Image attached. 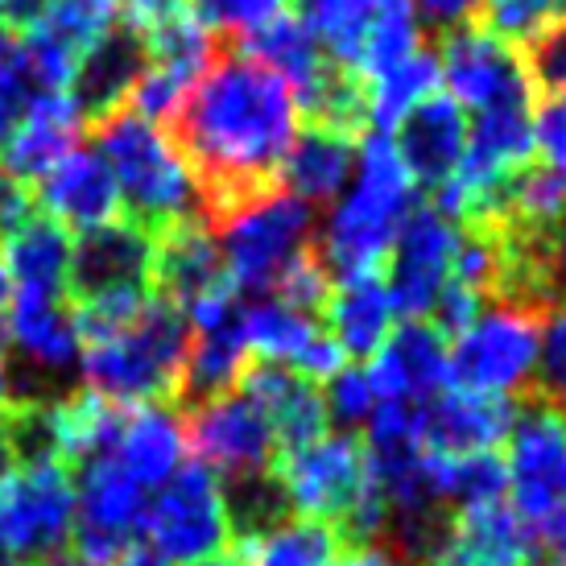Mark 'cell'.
Returning <instances> with one entry per match:
<instances>
[{
  "mask_svg": "<svg viewBox=\"0 0 566 566\" xmlns=\"http://www.w3.org/2000/svg\"><path fill=\"white\" fill-rule=\"evenodd\" d=\"M166 125L199 187L203 220L216 228L249 199L282 187L302 112L277 71L232 50L211 59Z\"/></svg>",
  "mask_w": 566,
  "mask_h": 566,
  "instance_id": "6da1fadb",
  "label": "cell"
},
{
  "mask_svg": "<svg viewBox=\"0 0 566 566\" xmlns=\"http://www.w3.org/2000/svg\"><path fill=\"white\" fill-rule=\"evenodd\" d=\"M418 203V187L389 133H364L356 142V170L347 190L335 199L323 232L315 240V256L331 273V282L380 277L397 228Z\"/></svg>",
  "mask_w": 566,
  "mask_h": 566,
  "instance_id": "7a4b0ae2",
  "label": "cell"
},
{
  "mask_svg": "<svg viewBox=\"0 0 566 566\" xmlns=\"http://www.w3.org/2000/svg\"><path fill=\"white\" fill-rule=\"evenodd\" d=\"M92 128V149L108 161L128 220L145 223L149 232H161L178 220L203 216L199 187L158 120H145L142 112L120 108L95 120Z\"/></svg>",
  "mask_w": 566,
  "mask_h": 566,
  "instance_id": "3957f363",
  "label": "cell"
},
{
  "mask_svg": "<svg viewBox=\"0 0 566 566\" xmlns=\"http://www.w3.org/2000/svg\"><path fill=\"white\" fill-rule=\"evenodd\" d=\"M190 344V323L174 302L149 294L145 311L125 331L99 344H87L80 356L87 389L108 397L112 406H170L178 394V373Z\"/></svg>",
  "mask_w": 566,
  "mask_h": 566,
  "instance_id": "277c9868",
  "label": "cell"
},
{
  "mask_svg": "<svg viewBox=\"0 0 566 566\" xmlns=\"http://www.w3.org/2000/svg\"><path fill=\"white\" fill-rule=\"evenodd\" d=\"M504 496L537 551L566 542V413L546 394L517 397L513 430L504 439Z\"/></svg>",
  "mask_w": 566,
  "mask_h": 566,
  "instance_id": "5b68a950",
  "label": "cell"
},
{
  "mask_svg": "<svg viewBox=\"0 0 566 566\" xmlns=\"http://www.w3.org/2000/svg\"><path fill=\"white\" fill-rule=\"evenodd\" d=\"M542 318L504 302H488L472 327L447 339L451 385L496 397H525L537 389Z\"/></svg>",
  "mask_w": 566,
  "mask_h": 566,
  "instance_id": "8992f818",
  "label": "cell"
},
{
  "mask_svg": "<svg viewBox=\"0 0 566 566\" xmlns=\"http://www.w3.org/2000/svg\"><path fill=\"white\" fill-rule=\"evenodd\" d=\"M75 534V472L59 459H21L0 475V554L46 563Z\"/></svg>",
  "mask_w": 566,
  "mask_h": 566,
  "instance_id": "52a82bcc",
  "label": "cell"
},
{
  "mask_svg": "<svg viewBox=\"0 0 566 566\" xmlns=\"http://www.w3.org/2000/svg\"><path fill=\"white\" fill-rule=\"evenodd\" d=\"M228 277L240 290H269L302 249L315 244V207L273 187L216 223Z\"/></svg>",
  "mask_w": 566,
  "mask_h": 566,
  "instance_id": "ba28073f",
  "label": "cell"
},
{
  "mask_svg": "<svg viewBox=\"0 0 566 566\" xmlns=\"http://www.w3.org/2000/svg\"><path fill=\"white\" fill-rule=\"evenodd\" d=\"M142 534L149 551L166 566H199L232 551V521L223 504L220 475L203 468L199 459L182 463L158 488V496L145 504Z\"/></svg>",
  "mask_w": 566,
  "mask_h": 566,
  "instance_id": "9c48e42d",
  "label": "cell"
},
{
  "mask_svg": "<svg viewBox=\"0 0 566 566\" xmlns=\"http://www.w3.org/2000/svg\"><path fill=\"white\" fill-rule=\"evenodd\" d=\"M273 472L282 480L294 517L327 521L335 530L373 484L364 439L352 430H339V434L327 430L323 439L306 442L298 451H285L282 463H273Z\"/></svg>",
  "mask_w": 566,
  "mask_h": 566,
  "instance_id": "30bf717a",
  "label": "cell"
},
{
  "mask_svg": "<svg viewBox=\"0 0 566 566\" xmlns=\"http://www.w3.org/2000/svg\"><path fill=\"white\" fill-rule=\"evenodd\" d=\"M125 21V0H46L13 42L33 92H66L83 54Z\"/></svg>",
  "mask_w": 566,
  "mask_h": 566,
  "instance_id": "8fae6325",
  "label": "cell"
},
{
  "mask_svg": "<svg viewBox=\"0 0 566 566\" xmlns=\"http://www.w3.org/2000/svg\"><path fill=\"white\" fill-rule=\"evenodd\" d=\"M145 488L120 468V459L95 455L75 468V554L112 566L137 546L145 525Z\"/></svg>",
  "mask_w": 566,
  "mask_h": 566,
  "instance_id": "7c38bea8",
  "label": "cell"
},
{
  "mask_svg": "<svg viewBox=\"0 0 566 566\" xmlns=\"http://www.w3.org/2000/svg\"><path fill=\"white\" fill-rule=\"evenodd\" d=\"M459 223H451L434 203H413L385 261V290L394 302V315L430 318L442 285L451 282Z\"/></svg>",
  "mask_w": 566,
  "mask_h": 566,
  "instance_id": "4fadbf2b",
  "label": "cell"
},
{
  "mask_svg": "<svg viewBox=\"0 0 566 566\" xmlns=\"http://www.w3.org/2000/svg\"><path fill=\"white\" fill-rule=\"evenodd\" d=\"M439 75L447 83V95L463 112H484L513 99H534L530 71L521 63V50L509 46L484 25H459L442 33L439 42Z\"/></svg>",
  "mask_w": 566,
  "mask_h": 566,
  "instance_id": "5bb4252c",
  "label": "cell"
},
{
  "mask_svg": "<svg viewBox=\"0 0 566 566\" xmlns=\"http://www.w3.org/2000/svg\"><path fill=\"white\" fill-rule=\"evenodd\" d=\"M182 426H187V451H195V459L223 480L273 472V463L282 455L269 418L240 389L187 409Z\"/></svg>",
  "mask_w": 566,
  "mask_h": 566,
  "instance_id": "9a60e30c",
  "label": "cell"
},
{
  "mask_svg": "<svg viewBox=\"0 0 566 566\" xmlns=\"http://www.w3.org/2000/svg\"><path fill=\"white\" fill-rule=\"evenodd\" d=\"M154 249L158 232L128 216L80 232L71 244L66 298H92L108 290H154Z\"/></svg>",
  "mask_w": 566,
  "mask_h": 566,
  "instance_id": "2e32d148",
  "label": "cell"
},
{
  "mask_svg": "<svg viewBox=\"0 0 566 566\" xmlns=\"http://www.w3.org/2000/svg\"><path fill=\"white\" fill-rule=\"evenodd\" d=\"M30 190L38 211L50 216L54 223H63L66 232H92L99 223H112L125 216L108 161L99 158L95 149H83V145L71 149L59 166H50Z\"/></svg>",
  "mask_w": 566,
  "mask_h": 566,
  "instance_id": "e0dca14e",
  "label": "cell"
},
{
  "mask_svg": "<svg viewBox=\"0 0 566 566\" xmlns=\"http://www.w3.org/2000/svg\"><path fill=\"white\" fill-rule=\"evenodd\" d=\"M83 128L87 120L71 92H33L0 149V170L33 187L50 166H59L71 149H80Z\"/></svg>",
  "mask_w": 566,
  "mask_h": 566,
  "instance_id": "ac0fdd59",
  "label": "cell"
},
{
  "mask_svg": "<svg viewBox=\"0 0 566 566\" xmlns=\"http://www.w3.org/2000/svg\"><path fill=\"white\" fill-rule=\"evenodd\" d=\"M368 377L377 397L397 401H430L451 385L447 368V335L430 318H406L401 327L389 331V339L368 356Z\"/></svg>",
  "mask_w": 566,
  "mask_h": 566,
  "instance_id": "d6986e66",
  "label": "cell"
},
{
  "mask_svg": "<svg viewBox=\"0 0 566 566\" xmlns=\"http://www.w3.org/2000/svg\"><path fill=\"white\" fill-rule=\"evenodd\" d=\"M513 413H517V397L447 385L439 397L422 401V439L430 451H447V455L501 451L513 430Z\"/></svg>",
  "mask_w": 566,
  "mask_h": 566,
  "instance_id": "ffe728a7",
  "label": "cell"
},
{
  "mask_svg": "<svg viewBox=\"0 0 566 566\" xmlns=\"http://www.w3.org/2000/svg\"><path fill=\"white\" fill-rule=\"evenodd\" d=\"M237 389L269 418L273 434H277V447H282V455L285 451H298V447H306V442H315L327 434V422H331L327 401H323L315 380L294 373V368L249 360V368H244V377H240Z\"/></svg>",
  "mask_w": 566,
  "mask_h": 566,
  "instance_id": "44dd1931",
  "label": "cell"
},
{
  "mask_svg": "<svg viewBox=\"0 0 566 566\" xmlns=\"http://www.w3.org/2000/svg\"><path fill=\"white\" fill-rule=\"evenodd\" d=\"M223 282H232V277L223 265L216 228L203 216H190V220L161 228L158 249H154V294L158 298L174 302L187 315L190 302H199Z\"/></svg>",
  "mask_w": 566,
  "mask_h": 566,
  "instance_id": "7402d4cb",
  "label": "cell"
},
{
  "mask_svg": "<svg viewBox=\"0 0 566 566\" xmlns=\"http://www.w3.org/2000/svg\"><path fill=\"white\" fill-rule=\"evenodd\" d=\"M418 190H434L455 174L468 145V112L451 95L434 92L389 133Z\"/></svg>",
  "mask_w": 566,
  "mask_h": 566,
  "instance_id": "603a6c76",
  "label": "cell"
},
{
  "mask_svg": "<svg viewBox=\"0 0 566 566\" xmlns=\"http://www.w3.org/2000/svg\"><path fill=\"white\" fill-rule=\"evenodd\" d=\"M534 558L537 542L513 504L488 501L451 513L434 566H530Z\"/></svg>",
  "mask_w": 566,
  "mask_h": 566,
  "instance_id": "cb8c5ba5",
  "label": "cell"
},
{
  "mask_svg": "<svg viewBox=\"0 0 566 566\" xmlns=\"http://www.w3.org/2000/svg\"><path fill=\"white\" fill-rule=\"evenodd\" d=\"M4 344L33 373L63 377L71 368H80L83 344L80 331H75V318H71V298L17 294L13 290L9 311H4Z\"/></svg>",
  "mask_w": 566,
  "mask_h": 566,
  "instance_id": "d4e9b609",
  "label": "cell"
},
{
  "mask_svg": "<svg viewBox=\"0 0 566 566\" xmlns=\"http://www.w3.org/2000/svg\"><path fill=\"white\" fill-rule=\"evenodd\" d=\"M142 71H145L142 33L133 30L128 21H120L108 38H99L83 54V63L75 66V80H71L66 92L75 95L83 120L95 125V120H104L112 112L128 108V95H133V87L142 80Z\"/></svg>",
  "mask_w": 566,
  "mask_h": 566,
  "instance_id": "484cf974",
  "label": "cell"
},
{
  "mask_svg": "<svg viewBox=\"0 0 566 566\" xmlns=\"http://www.w3.org/2000/svg\"><path fill=\"white\" fill-rule=\"evenodd\" d=\"M71 232L50 216L33 211L13 232L0 237V265L9 273L17 294H50L66 298V273H71Z\"/></svg>",
  "mask_w": 566,
  "mask_h": 566,
  "instance_id": "4316f807",
  "label": "cell"
},
{
  "mask_svg": "<svg viewBox=\"0 0 566 566\" xmlns=\"http://www.w3.org/2000/svg\"><path fill=\"white\" fill-rule=\"evenodd\" d=\"M112 455L142 488H161L187 459V426L174 406L125 409Z\"/></svg>",
  "mask_w": 566,
  "mask_h": 566,
  "instance_id": "83f0119b",
  "label": "cell"
},
{
  "mask_svg": "<svg viewBox=\"0 0 566 566\" xmlns=\"http://www.w3.org/2000/svg\"><path fill=\"white\" fill-rule=\"evenodd\" d=\"M352 170H356V137L306 120L282 161V190L298 195L311 207L335 203L352 182Z\"/></svg>",
  "mask_w": 566,
  "mask_h": 566,
  "instance_id": "f1b7e54d",
  "label": "cell"
},
{
  "mask_svg": "<svg viewBox=\"0 0 566 566\" xmlns=\"http://www.w3.org/2000/svg\"><path fill=\"white\" fill-rule=\"evenodd\" d=\"M244 54L256 59V63H265L269 71H277V75L290 83L298 108L323 87V80H327L331 71H335V63H331V54L315 38V30H311L298 13H290V9L277 13L273 21H265L261 30H252L249 38H244Z\"/></svg>",
  "mask_w": 566,
  "mask_h": 566,
  "instance_id": "f546056e",
  "label": "cell"
},
{
  "mask_svg": "<svg viewBox=\"0 0 566 566\" xmlns=\"http://www.w3.org/2000/svg\"><path fill=\"white\" fill-rule=\"evenodd\" d=\"M249 368V344H244V311L240 318L223 323L211 331H195V339L187 344L182 356V373H178V394H174V409L203 406L211 397L232 394Z\"/></svg>",
  "mask_w": 566,
  "mask_h": 566,
  "instance_id": "4dcf8cb0",
  "label": "cell"
},
{
  "mask_svg": "<svg viewBox=\"0 0 566 566\" xmlns=\"http://www.w3.org/2000/svg\"><path fill=\"white\" fill-rule=\"evenodd\" d=\"M327 335L339 344L347 360H368L394 331V302L385 290V277H352L331 285V298L323 306Z\"/></svg>",
  "mask_w": 566,
  "mask_h": 566,
  "instance_id": "1f68e13d",
  "label": "cell"
},
{
  "mask_svg": "<svg viewBox=\"0 0 566 566\" xmlns=\"http://www.w3.org/2000/svg\"><path fill=\"white\" fill-rule=\"evenodd\" d=\"M125 409L92 389H63L50 401V430H54V455L71 472L95 455H108L120 434Z\"/></svg>",
  "mask_w": 566,
  "mask_h": 566,
  "instance_id": "d6a6232c",
  "label": "cell"
},
{
  "mask_svg": "<svg viewBox=\"0 0 566 566\" xmlns=\"http://www.w3.org/2000/svg\"><path fill=\"white\" fill-rule=\"evenodd\" d=\"M360 83H364V108H368V128L373 133H394L409 112L442 87L439 54H434V46H422L413 50L406 63L389 66V71H380V75Z\"/></svg>",
  "mask_w": 566,
  "mask_h": 566,
  "instance_id": "836d02e7",
  "label": "cell"
},
{
  "mask_svg": "<svg viewBox=\"0 0 566 566\" xmlns=\"http://www.w3.org/2000/svg\"><path fill=\"white\" fill-rule=\"evenodd\" d=\"M339 551H344L339 530L315 517H285L237 542L244 566H335Z\"/></svg>",
  "mask_w": 566,
  "mask_h": 566,
  "instance_id": "e575fe53",
  "label": "cell"
},
{
  "mask_svg": "<svg viewBox=\"0 0 566 566\" xmlns=\"http://www.w3.org/2000/svg\"><path fill=\"white\" fill-rule=\"evenodd\" d=\"M385 4L389 0H298V17L315 30L331 63L352 71L360 59L364 38H368V25L377 21Z\"/></svg>",
  "mask_w": 566,
  "mask_h": 566,
  "instance_id": "d590c367",
  "label": "cell"
},
{
  "mask_svg": "<svg viewBox=\"0 0 566 566\" xmlns=\"http://www.w3.org/2000/svg\"><path fill=\"white\" fill-rule=\"evenodd\" d=\"M220 488L223 504H228V521H232V542H244V537L261 534L277 521L294 517L277 472L232 475V480H220Z\"/></svg>",
  "mask_w": 566,
  "mask_h": 566,
  "instance_id": "8d00e7d4",
  "label": "cell"
},
{
  "mask_svg": "<svg viewBox=\"0 0 566 566\" xmlns=\"http://www.w3.org/2000/svg\"><path fill=\"white\" fill-rule=\"evenodd\" d=\"M190 17L203 25L216 42L220 38H249L252 30H261L265 21L290 9V0H182Z\"/></svg>",
  "mask_w": 566,
  "mask_h": 566,
  "instance_id": "74e56055",
  "label": "cell"
},
{
  "mask_svg": "<svg viewBox=\"0 0 566 566\" xmlns=\"http://www.w3.org/2000/svg\"><path fill=\"white\" fill-rule=\"evenodd\" d=\"M331 273L323 269V261L315 256V244L311 249H302L290 265L273 277V298L277 302H285L290 311H298V315H311V318H318L323 315V306H327V298H331Z\"/></svg>",
  "mask_w": 566,
  "mask_h": 566,
  "instance_id": "f35d334b",
  "label": "cell"
},
{
  "mask_svg": "<svg viewBox=\"0 0 566 566\" xmlns=\"http://www.w3.org/2000/svg\"><path fill=\"white\" fill-rule=\"evenodd\" d=\"M558 9H563V0H480L484 30H492L517 50L530 38H537L551 21H558Z\"/></svg>",
  "mask_w": 566,
  "mask_h": 566,
  "instance_id": "ab89813d",
  "label": "cell"
},
{
  "mask_svg": "<svg viewBox=\"0 0 566 566\" xmlns=\"http://www.w3.org/2000/svg\"><path fill=\"white\" fill-rule=\"evenodd\" d=\"M327 418L331 422H339L344 430H356L373 418V409H377V389H373V377H368V368L364 364H344L335 377H327Z\"/></svg>",
  "mask_w": 566,
  "mask_h": 566,
  "instance_id": "60d3db41",
  "label": "cell"
},
{
  "mask_svg": "<svg viewBox=\"0 0 566 566\" xmlns=\"http://www.w3.org/2000/svg\"><path fill=\"white\" fill-rule=\"evenodd\" d=\"M521 63L530 71L534 92H566V21H551L546 30L521 46Z\"/></svg>",
  "mask_w": 566,
  "mask_h": 566,
  "instance_id": "b9f144b4",
  "label": "cell"
},
{
  "mask_svg": "<svg viewBox=\"0 0 566 566\" xmlns=\"http://www.w3.org/2000/svg\"><path fill=\"white\" fill-rule=\"evenodd\" d=\"M537 394H566V294L542 315V360H537Z\"/></svg>",
  "mask_w": 566,
  "mask_h": 566,
  "instance_id": "7bdbcfd3",
  "label": "cell"
},
{
  "mask_svg": "<svg viewBox=\"0 0 566 566\" xmlns=\"http://www.w3.org/2000/svg\"><path fill=\"white\" fill-rule=\"evenodd\" d=\"M534 161L566 178V92H546L534 108Z\"/></svg>",
  "mask_w": 566,
  "mask_h": 566,
  "instance_id": "ee69618b",
  "label": "cell"
},
{
  "mask_svg": "<svg viewBox=\"0 0 566 566\" xmlns=\"http://www.w3.org/2000/svg\"><path fill=\"white\" fill-rule=\"evenodd\" d=\"M30 95H33V83H30V75H25L21 59H17L13 42H9V50L0 54V149L9 142V133H13L17 116H21Z\"/></svg>",
  "mask_w": 566,
  "mask_h": 566,
  "instance_id": "f6af8a7d",
  "label": "cell"
},
{
  "mask_svg": "<svg viewBox=\"0 0 566 566\" xmlns=\"http://www.w3.org/2000/svg\"><path fill=\"white\" fill-rule=\"evenodd\" d=\"M409 9L418 17V25L430 33H451L459 25H472L480 17V0H409Z\"/></svg>",
  "mask_w": 566,
  "mask_h": 566,
  "instance_id": "bcb514c9",
  "label": "cell"
},
{
  "mask_svg": "<svg viewBox=\"0 0 566 566\" xmlns=\"http://www.w3.org/2000/svg\"><path fill=\"white\" fill-rule=\"evenodd\" d=\"M551 265H554V282L558 290L566 294V220L558 223V232H554V244H551Z\"/></svg>",
  "mask_w": 566,
  "mask_h": 566,
  "instance_id": "7dc6e473",
  "label": "cell"
},
{
  "mask_svg": "<svg viewBox=\"0 0 566 566\" xmlns=\"http://www.w3.org/2000/svg\"><path fill=\"white\" fill-rule=\"evenodd\" d=\"M166 4H174V0H125V21L128 25H142L154 13H161Z\"/></svg>",
  "mask_w": 566,
  "mask_h": 566,
  "instance_id": "c3c4849f",
  "label": "cell"
},
{
  "mask_svg": "<svg viewBox=\"0 0 566 566\" xmlns=\"http://www.w3.org/2000/svg\"><path fill=\"white\" fill-rule=\"evenodd\" d=\"M13 401V377H9V344H4V327H0V413Z\"/></svg>",
  "mask_w": 566,
  "mask_h": 566,
  "instance_id": "681fc988",
  "label": "cell"
},
{
  "mask_svg": "<svg viewBox=\"0 0 566 566\" xmlns=\"http://www.w3.org/2000/svg\"><path fill=\"white\" fill-rule=\"evenodd\" d=\"M112 566H166V563H161L154 551H137V546H133V551L120 554V558H116Z\"/></svg>",
  "mask_w": 566,
  "mask_h": 566,
  "instance_id": "f907efd6",
  "label": "cell"
},
{
  "mask_svg": "<svg viewBox=\"0 0 566 566\" xmlns=\"http://www.w3.org/2000/svg\"><path fill=\"white\" fill-rule=\"evenodd\" d=\"M38 566H95V563H87L83 554H75V551H59V554H50L46 563H38Z\"/></svg>",
  "mask_w": 566,
  "mask_h": 566,
  "instance_id": "816d5d0a",
  "label": "cell"
},
{
  "mask_svg": "<svg viewBox=\"0 0 566 566\" xmlns=\"http://www.w3.org/2000/svg\"><path fill=\"white\" fill-rule=\"evenodd\" d=\"M9 298H13V282H9V273L0 265V327H4V311H9Z\"/></svg>",
  "mask_w": 566,
  "mask_h": 566,
  "instance_id": "f5cc1de1",
  "label": "cell"
},
{
  "mask_svg": "<svg viewBox=\"0 0 566 566\" xmlns=\"http://www.w3.org/2000/svg\"><path fill=\"white\" fill-rule=\"evenodd\" d=\"M199 566H244V558H240V554H220V558H207V563H199Z\"/></svg>",
  "mask_w": 566,
  "mask_h": 566,
  "instance_id": "db71d44e",
  "label": "cell"
},
{
  "mask_svg": "<svg viewBox=\"0 0 566 566\" xmlns=\"http://www.w3.org/2000/svg\"><path fill=\"white\" fill-rule=\"evenodd\" d=\"M9 50V21H4V13H0V54Z\"/></svg>",
  "mask_w": 566,
  "mask_h": 566,
  "instance_id": "11a10c76",
  "label": "cell"
},
{
  "mask_svg": "<svg viewBox=\"0 0 566 566\" xmlns=\"http://www.w3.org/2000/svg\"><path fill=\"white\" fill-rule=\"evenodd\" d=\"M551 563H554V566H566V542H563V546H558V551L551 554Z\"/></svg>",
  "mask_w": 566,
  "mask_h": 566,
  "instance_id": "9f6ffc18",
  "label": "cell"
},
{
  "mask_svg": "<svg viewBox=\"0 0 566 566\" xmlns=\"http://www.w3.org/2000/svg\"><path fill=\"white\" fill-rule=\"evenodd\" d=\"M558 406H563V413H566V394H563V397H558Z\"/></svg>",
  "mask_w": 566,
  "mask_h": 566,
  "instance_id": "6f0895ef",
  "label": "cell"
},
{
  "mask_svg": "<svg viewBox=\"0 0 566 566\" xmlns=\"http://www.w3.org/2000/svg\"><path fill=\"white\" fill-rule=\"evenodd\" d=\"M563 9H566V0H563Z\"/></svg>",
  "mask_w": 566,
  "mask_h": 566,
  "instance_id": "680465c9",
  "label": "cell"
}]
</instances>
